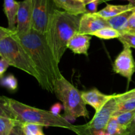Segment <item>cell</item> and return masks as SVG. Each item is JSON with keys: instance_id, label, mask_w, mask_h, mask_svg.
<instances>
[{"instance_id": "24", "label": "cell", "mask_w": 135, "mask_h": 135, "mask_svg": "<svg viewBox=\"0 0 135 135\" xmlns=\"http://www.w3.org/2000/svg\"><path fill=\"white\" fill-rule=\"evenodd\" d=\"M120 33L121 34L118 39L123 44V46L135 49V32H123Z\"/></svg>"}, {"instance_id": "36", "label": "cell", "mask_w": 135, "mask_h": 135, "mask_svg": "<svg viewBox=\"0 0 135 135\" xmlns=\"http://www.w3.org/2000/svg\"><path fill=\"white\" fill-rule=\"evenodd\" d=\"M134 7H135V6H134Z\"/></svg>"}, {"instance_id": "20", "label": "cell", "mask_w": 135, "mask_h": 135, "mask_svg": "<svg viewBox=\"0 0 135 135\" xmlns=\"http://www.w3.org/2000/svg\"><path fill=\"white\" fill-rule=\"evenodd\" d=\"M125 129L119 125L114 117H112L104 131L106 135H124Z\"/></svg>"}, {"instance_id": "26", "label": "cell", "mask_w": 135, "mask_h": 135, "mask_svg": "<svg viewBox=\"0 0 135 135\" xmlns=\"http://www.w3.org/2000/svg\"><path fill=\"white\" fill-rule=\"evenodd\" d=\"M135 32V11L130 16L124 27L123 30L121 32Z\"/></svg>"}, {"instance_id": "13", "label": "cell", "mask_w": 135, "mask_h": 135, "mask_svg": "<svg viewBox=\"0 0 135 135\" xmlns=\"http://www.w3.org/2000/svg\"><path fill=\"white\" fill-rule=\"evenodd\" d=\"M53 2L57 7L71 14L80 15L86 13V5L79 0H53Z\"/></svg>"}, {"instance_id": "18", "label": "cell", "mask_w": 135, "mask_h": 135, "mask_svg": "<svg viewBox=\"0 0 135 135\" xmlns=\"http://www.w3.org/2000/svg\"><path fill=\"white\" fill-rule=\"evenodd\" d=\"M120 32L112 27L104 28L102 29L97 30L94 32L91 33L89 35L92 36H96L100 39L109 40L113 38H119L120 36Z\"/></svg>"}, {"instance_id": "21", "label": "cell", "mask_w": 135, "mask_h": 135, "mask_svg": "<svg viewBox=\"0 0 135 135\" xmlns=\"http://www.w3.org/2000/svg\"><path fill=\"white\" fill-rule=\"evenodd\" d=\"M134 117L135 110L132 111V112H125V113H121L118 115L113 116V117H114L117 123L125 129H127V127L130 125Z\"/></svg>"}, {"instance_id": "8", "label": "cell", "mask_w": 135, "mask_h": 135, "mask_svg": "<svg viewBox=\"0 0 135 135\" xmlns=\"http://www.w3.org/2000/svg\"><path fill=\"white\" fill-rule=\"evenodd\" d=\"M113 69L115 73L127 78L128 83L131 80L135 71V61L130 47L123 46V50L115 59Z\"/></svg>"}, {"instance_id": "25", "label": "cell", "mask_w": 135, "mask_h": 135, "mask_svg": "<svg viewBox=\"0 0 135 135\" xmlns=\"http://www.w3.org/2000/svg\"><path fill=\"white\" fill-rule=\"evenodd\" d=\"M0 84L1 86L11 91L16 90L18 86V82H17V79L13 75H7L1 79Z\"/></svg>"}, {"instance_id": "15", "label": "cell", "mask_w": 135, "mask_h": 135, "mask_svg": "<svg viewBox=\"0 0 135 135\" xmlns=\"http://www.w3.org/2000/svg\"><path fill=\"white\" fill-rule=\"evenodd\" d=\"M134 8H135V7L131 3L127 4V5L107 4L105 7L100 10V11L97 12V14L105 19H108V18L115 17L123 13H125L127 11L131 10Z\"/></svg>"}, {"instance_id": "32", "label": "cell", "mask_w": 135, "mask_h": 135, "mask_svg": "<svg viewBox=\"0 0 135 135\" xmlns=\"http://www.w3.org/2000/svg\"><path fill=\"white\" fill-rule=\"evenodd\" d=\"M124 135H135V117L130 125L125 129Z\"/></svg>"}, {"instance_id": "19", "label": "cell", "mask_w": 135, "mask_h": 135, "mask_svg": "<svg viewBox=\"0 0 135 135\" xmlns=\"http://www.w3.org/2000/svg\"><path fill=\"white\" fill-rule=\"evenodd\" d=\"M117 102H118L117 109L113 116L118 115L125 112L135 110V98L127 99V100H121V101L117 100Z\"/></svg>"}, {"instance_id": "9", "label": "cell", "mask_w": 135, "mask_h": 135, "mask_svg": "<svg viewBox=\"0 0 135 135\" xmlns=\"http://www.w3.org/2000/svg\"><path fill=\"white\" fill-rule=\"evenodd\" d=\"M32 0L19 1V9L17 17V28L15 34H25L32 30Z\"/></svg>"}, {"instance_id": "27", "label": "cell", "mask_w": 135, "mask_h": 135, "mask_svg": "<svg viewBox=\"0 0 135 135\" xmlns=\"http://www.w3.org/2000/svg\"><path fill=\"white\" fill-rule=\"evenodd\" d=\"M115 97L118 101L127 100V99L135 98V88L130 91L119 94H115Z\"/></svg>"}, {"instance_id": "4", "label": "cell", "mask_w": 135, "mask_h": 135, "mask_svg": "<svg viewBox=\"0 0 135 135\" xmlns=\"http://www.w3.org/2000/svg\"><path fill=\"white\" fill-rule=\"evenodd\" d=\"M54 94L63 104V117L67 121H74L79 117L89 116L81 92L63 76L55 81Z\"/></svg>"}, {"instance_id": "28", "label": "cell", "mask_w": 135, "mask_h": 135, "mask_svg": "<svg viewBox=\"0 0 135 135\" xmlns=\"http://www.w3.org/2000/svg\"><path fill=\"white\" fill-rule=\"evenodd\" d=\"M101 0H97V1H93L90 3L86 5V13H97L98 5L100 3Z\"/></svg>"}, {"instance_id": "5", "label": "cell", "mask_w": 135, "mask_h": 135, "mask_svg": "<svg viewBox=\"0 0 135 135\" xmlns=\"http://www.w3.org/2000/svg\"><path fill=\"white\" fill-rule=\"evenodd\" d=\"M0 57L10 66L22 70L35 78L41 86L42 79L15 34L0 40Z\"/></svg>"}, {"instance_id": "2", "label": "cell", "mask_w": 135, "mask_h": 135, "mask_svg": "<svg viewBox=\"0 0 135 135\" xmlns=\"http://www.w3.org/2000/svg\"><path fill=\"white\" fill-rule=\"evenodd\" d=\"M82 15H76L54 9L50 16L46 32V41L59 64L71 38L79 32Z\"/></svg>"}, {"instance_id": "31", "label": "cell", "mask_w": 135, "mask_h": 135, "mask_svg": "<svg viewBox=\"0 0 135 135\" xmlns=\"http://www.w3.org/2000/svg\"><path fill=\"white\" fill-rule=\"evenodd\" d=\"M9 64L3 58L0 59V79L3 77V75L9 67Z\"/></svg>"}, {"instance_id": "17", "label": "cell", "mask_w": 135, "mask_h": 135, "mask_svg": "<svg viewBox=\"0 0 135 135\" xmlns=\"http://www.w3.org/2000/svg\"><path fill=\"white\" fill-rule=\"evenodd\" d=\"M0 117L16 121V116L11 108L10 98L5 96H0Z\"/></svg>"}, {"instance_id": "33", "label": "cell", "mask_w": 135, "mask_h": 135, "mask_svg": "<svg viewBox=\"0 0 135 135\" xmlns=\"http://www.w3.org/2000/svg\"><path fill=\"white\" fill-rule=\"evenodd\" d=\"M63 106L60 104H55L51 107V112L55 115H59V112H61Z\"/></svg>"}, {"instance_id": "23", "label": "cell", "mask_w": 135, "mask_h": 135, "mask_svg": "<svg viewBox=\"0 0 135 135\" xmlns=\"http://www.w3.org/2000/svg\"><path fill=\"white\" fill-rule=\"evenodd\" d=\"M17 121L0 117V135H9Z\"/></svg>"}, {"instance_id": "1", "label": "cell", "mask_w": 135, "mask_h": 135, "mask_svg": "<svg viewBox=\"0 0 135 135\" xmlns=\"http://www.w3.org/2000/svg\"><path fill=\"white\" fill-rule=\"evenodd\" d=\"M17 36L42 79L41 87L47 92L54 93L55 81L63 75L47 44L45 34L32 29L29 32Z\"/></svg>"}, {"instance_id": "7", "label": "cell", "mask_w": 135, "mask_h": 135, "mask_svg": "<svg viewBox=\"0 0 135 135\" xmlns=\"http://www.w3.org/2000/svg\"><path fill=\"white\" fill-rule=\"evenodd\" d=\"M53 0H32V29L46 34L50 16L54 11Z\"/></svg>"}, {"instance_id": "30", "label": "cell", "mask_w": 135, "mask_h": 135, "mask_svg": "<svg viewBox=\"0 0 135 135\" xmlns=\"http://www.w3.org/2000/svg\"><path fill=\"white\" fill-rule=\"evenodd\" d=\"M15 34V32L12 31L11 30L9 29L8 28L0 26V40Z\"/></svg>"}, {"instance_id": "16", "label": "cell", "mask_w": 135, "mask_h": 135, "mask_svg": "<svg viewBox=\"0 0 135 135\" xmlns=\"http://www.w3.org/2000/svg\"><path fill=\"white\" fill-rule=\"evenodd\" d=\"M135 11V8L131 9V10L127 11L121 14L118 15L115 17H112L107 19L108 22L110 27L118 30L119 32H122L123 30L124 27L127 22L128 19L131 15L132 13Z\"/></svg>"}, {"instance_id": "29", "label": "cell", "mask_w": 135, "mask_h": 135, "mask_svg": "<svg viewBox=\"0 0 135 135\" xmlns=\"http://www.w3.org/2000/svg\"><path fill=\"white\" fill-rule=\"evenodd\" d=\"M9 135H25L22 131L21 123L17 121Z\"/></svg>"}, {"instance_id": "11", "label": "cell", "mask_w": 135, "mask_h": 135, "mask_svg": "<svg viewBox=\"0 0 135 135\" xmlns=\"http://www.w3.org/2000/svg\"><path fill=\"white\" fill-rule=\"evenodd\" d=\"M81 94L85 104L92 106L96 110V112L101 109L115 95L105 94L96 88L81 92Z\"/></svg>"}, {"instance_id": "35", "label": "cell", "mask_w": 135, "mask_h": 135, "mask_svg": "<svg viewBox=\"0 0 135 135\" xmlns=\"http://www.w3.org/2000/svg\"><path fill=\"white\" fill-rule=\"evenodd\" d=\"M127 1H129V3L132 4V5L135 6V0H127Z\"/></svg>"}, {"instance_id": "12", "label": "cell", "mask_w": 135, "mask_h": 135, "mask_svg": "<svg viewBox=\"0 0 135 135\" xmlns=\"http://www.w3.org/2000/svg\"><path fill=\"white\" fill-rule=\"evenodd\" d=\"M91 39L92 36L78 32L71 38L67 44V48L71 50L74 54H84L88 56Z\"/></svg>"}, {"instance_id": "3", "label": "cell", "mask_w": 135, "mask_h": 135, "mask_svg": "<svg viewBox=\"0 0 135 135\" xmlns=\"http://www.w3.org/2000/svg\"><path fill=\"white\" fill-rule=\"evenodd\" d=\"M10 105L16 116V121L21 123H29L43 127L64 128L80 135V126L73 125L63 116L26 105L13 99H10Z\"/></svg>"}, {"instance_id": "6", "label": "cell", "mask_w": 135, "mask_h": 135, "mask_svg": "<svg viewBox=\"0 0 135 135\" xmlns=\"http://www.w3.org/2000/svg\"><path fill=\"white\" fill-rule=\"evenodd\" d=\"M118 102L115 94L108 102L101 109L96 112L92 119L89 123L80 126V135H96L104 131L113 114L116 112Z\"/></svg>"}, {"instance_id": "34", "label": "cell", "mask_w": 135, "mask_h": 135, "mask_svg": "<svg viewBox=\"0 0 135 135\" xmlns=\"http://www.w3.org/2000/svg\"><path fill=\"white\" fill-rule=\"evenodd\" d=\"M79 1H81L83 4H84L85 5H88V4L90 3L93 2V1H97V0H79Z\"/></svg>"}, {"instance_id": "22", "label": "cell", "mask_w": 135, "mask_h": 135, "mask_svg": "<svg viewBox=\"0 0 135 135\" xmlns=\"http://www.w3.org/2000/svg\"><path fill=\"white\" fill-rule=\"evenodd\" d=\"M21 127L25 135H45L42 125L25 123H21Z\"/></svg>"}, {"instance_id": "14", "label": "cell", "mask_w": 135, "mask_h": 135, "mask_svg": "<svg viewBox=\"0 0 135 135\" xmlns=\"http://www.w3.org/2000/svg\"><path fill=\"white\" fill-rule=\"evenodd\" d=\"M19 9V1L16 0H3V11L8 21V28L16 31L17 17Z\"/></svg>"}, {"instance_id": "10", "label": "cell", "mask_w": 135, "mask_h": 135, "mask_svg": "<svg viewBox=\"0 0 135 135\" xmlns=\"http://www.w3.org/2000/svg\"><path fill=\"white\" fill-rule=\"evenodd\" d=\"M106 27H110L107 19L98 15L97 13H86L81 15L79 33L89 35Z\"/></svg>"}]
</instances>
